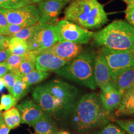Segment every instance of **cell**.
<instances>
[{"label":"cell","mask_w":134,"mask_h":134,"mask_svg":"<svg viewBox=\"0 0 134 134\" xmlns=\"http://www.w3.org/2000/svg\"><path fill=\"white\" fill-rule=\"evenodd\" d=\"M24 59V54L23 55H18L11 54L5 62L9 67L10 71L16 73L19 65L23 61Z\"/></svg>","instance_id":"obj_28"},{"label":"cell","mask_w":134,"mask_h":134,"mask_svg":"<svg viewBox=\"0 0 134 134\" xmlns=\"http://www.w3.org/2000/svg\"><path fill=\"white\" fill-rule=\"evenodd\" d=\"M50 76V72H49L41 71L35 69L27 75L20 77L24 82L29 86H31L44 81Z\"/></svg>","instance_id":"obj_21"},{"label":"cell","mask_w":134,"mask_h":134,"mask_svg":"<svg viewBox=\"0 0 134 134\" xmlns=\"http://www.w3.org/2000/svg\"><path fill=\"white\" fill-rule=\"evenodd\" d=\"M4 119L3 118V113L0 111V123L2 122V121Z\"/></svg>","instance_id":"obj_42"},{"label":"cell","mask_w":134,"mask_h":134,"mask_svg":"<svg viewBox=\"0 0 134 134\" xmlns=\"http://www.w3.org/2000/svg\"><path fill=\"white\" fill-rule=\"evenodd\" d=\"M18 101L10 94H2L0 99V111L9 110L16 105Z\"/></svg>","instance_id":"obj_27"},{"label":"cell","mask_w":134,"mask_h":134,"mask_svg":"<svg viewBox=\"0 0 134 134\" xmlns=\"http://www.w3.org/2000/svg\"><path fill=\"white\" fill-rule=\"evenodd\" d=\"M10 130V129L5 124L3 119L0 123V134H9Z\"/></svg>","instance_id":"obj_36"},{"label":"cell","mask_w":134,"mask_h":134,"mask_svg":"<svg viewBox=\"0 0 134 134\" xmlns=\"http://www.w3.org/2000/svg\"><path fill=\"white\" fill-rule=\"evenodd\" d=\"M33 4L31 0H0V7L5 9H15Z\"/></svg>","instance_id":"obj_26"},{"label":"cell","mask_w":134,"mask_h":134,"mask_svg":"<svg viewBox=\"0 0 134 134\" xmlns=\"http://www.w3.org/2000/svg\"><path fill=\"white\" fill-rule=\"evenodd\" d=\"M9 24L8 20L4 14L0 13V29L4 28Z\"/></svg>","instance_id":"obj_38"},{"label":"cell","mask_w":134,"mask_h":134,"mask_svg":"<svg viewBox=\"0 0 134 134\" xmlns=\"http://www.w3.org/2000/svg\"><path fill=\"white\" fill-rule=\"evenodd\" d=\"M16 108L19 111L21 123L31 127L46 113L36 103L29 99L21 102Z\"/></svg>","instance_id":"obj_12"},{"label":"cell","mask_w":134,"mask_h":134,"mask_svg":"<svg viewBox=\"0 0 134 134\" xmlns=\"http://www.w3.org/2000/svg\"><path fill=\"white\" fill-rule=\"evenodd\" d=\"M8 49L12 54L23 55L29 51L28 44L23 39L10 36Z\"/></svg>","instance_id":"obj_23"},{"label":"cell","mask_w":134,"mask_h":134,"mask_svg":"<svg viewBox=\"0 0 134 134\" xmlns=\"http://www.w3.org/2000/svg\"><path fill=\"white\" fill-rule=\"evenodd\" d=\"M98 134H128L124 130L117 125L110 123L106 124L102 127L98 132Z\"/></svg>","instance_id":"obj_30"},{"label":"cell","mask_w":134,"mask_h":134,"mask_svg":"<svg viewBox=\"0 0 134 134\" xmlns=\"http://www.w3.org/2000/svg\"><path fill=\"white\" fill-rule=\"evenodd\" d=\"M92 38L98 46L129 50L134 41V28L126 21L116 20L94 32Z\"/></svg>","instance_id":"obj_4"},{"label":"cell","mask_w":134,"mask_h":134,"mask_svg":"<svg viewBox=\"0 0 134 134\" xmlns=\"http://www.w3.org/2000/svg\"><path fill=\"white\" fill-rule=\"evenodd\" d=\"M18 75L14 72L9 71L5 75L0 77V80L4 83L5 87L11 94L12 88Z\"/></svg>","instance_id":"obj_29"},{"label":"cell","mask_w":134,"mask_h":134,"mask_svg":"<svg viewBox=\"0 0 134 134\" xmlns=\"http://www.w3.org/2000/svg\"><path fill=\"white\" fill-rule=\"evenodd\" d=\"M63 0H43L38 3L39 22L56 25L60 14L67 4Z\"/></svg>","instance_id":"obj_10"},{"label":"cell","mask_w":134,"mask_h":134,"mask_svg":"<svg viewBox=\"0 0 134 134\" xmlns=\"http://www.w3.org/2000/svg\"><path fill=\"white\" fill-rule=\"evenodd\" d=\"M122 1H124L125 2H126V3H127L128 2V0H122Z\"/></svg>","instance_id":"obj_47"},{"label":"cell","mask_w":134,"mask_h":134,"mask_svg":"<svg viewBox=\"0 0 134 134\" xmlns=\"http://www.w3.org/2000/svg\"><path fill=\"white\" fill-rule=\"evenodd\" d=\"M112 85L122 97L134 83V68L123 71L112 77Z\"/></svg>","instance_id":"obj_17"},{"label":"cell","mask_w":134,"mask_h":134,"mask_svg":"<svg viewBox=\"0 0 134 134\" xmlns=\"http://www.w3.org/2000/svg\"><path fill=\"white\" fill-rule=\"evenodd\" d=\"M83 51V48L81 45L63 41H58L50 48L38 52L52 53L67 62H69Z\"/></svg>","instance_id":"obj_11"},{"label":"cell","mask_w":134,"mask_h":134,"mask_svg":"<svg viewBox=\"0 0 134 134\" xmlns=\"http://www.w3.org/2000/svg\"><path fill=\"white\" fill-rule=\"evenodd\" d=\"M11 54L8 49L0 50V63L5 62Z\"/></svg>","instance_id":"obj_35"},{"label":"cell","mask_w":134,"mask_h":134,"mask_svg":"<svg viewBox=\"0 0 134 134\" xmlns=\"http://www.w3.org/2000/svg\"><path fill=\"white\" fill-rule=\"evenodd\" d=\"M10 38V36H5L0 34V50L8 49Z\"/></svg>","instance_id":"obj_34"},{"label":"cell","mask_w":134,"mask_h":134,"mask_svg":"<svg viewBox=\"0 0 134 134\" xmlns=\"http://www.w3.org/2000/svg\"><path fill=\"white\" fill-rule=\"evenodd\" d=\"M2 63H0V65H1Z\"/></svg>","instance_id":"obj_48"},{"label":"cell","mask_w":134,"mask_h":134,"mask_svg":"<svg viewBox=\"0 0 134 134\" xmlns=\"http://www.w3.org/2000/svg\"><path fill=\"white\" fill-rule=\"evenodd\" d=\"M64 14L65 19L89 30L100 29L109 21L103 5L98 0H72Z\"/></svg>","instance_id":"obj_2"},{"label":"cell","mask_w":134,"mask_h":134,"mask_svg":"<svg viewBox=\"0 0 134 134\" xmlns=\"http://www.w3.org/2000/svg\"><path fill=\"white\" fill-rule=\"evenodd\" d=\"M99 97L104 109L110 112L118 107L122 99V96L112 84L102 88Z\"/></svg>","instance_id":"obj_16"},{"label":"cell","mask_w":134,"mask_h":134,"mask_svg":"<svg viewBox=\"0 0 134 134\" xmlns=\"http://www.w3.org/2000/svg\"><path fill=\"white\" fill-rule=\"evenodd\" d=\"M55 26L58 41H67L82 45L87 44L93 38V32L65 19L58 21Z\"/></svg>","instance_id":"obj_6"},{"label":"cell","mask_w":134,"mask_h":134,"mask_svg":"<svg viewBox=\"0 0 134 134\" xmlns=\"http://www.w3.org/2000/svg\"><path fill=\"white\" fill-rule=\"evenodd\" d=\"M89 134H98V133H96V132H93V133H90Z\"/></svg>","instance_id":"obj_46"},{"label":"cell","mask_w":134,"mask_h":134,"mask_svg":"<svg viewBox=\"0 0 134 134\" xmlns=\"http://www.w3.org/2000/svg\"><path fill=\"white\" fill-rule=\"evenodd\" d=\"M31 127L35 133L38 134H56L58 131L50 115L46 113Z\"/></svg>","instance_id":"obj_19"},{"label":"cell","mask_w":134,"mask_h":134,"mask_svg":"<svg viewBox=\"0 0 134 134\" xmlns=\"http://www.w3.org/2000/svg\"><path fill=\"white\" fill-rule=\"evenodd\" d=\"M42 1H43V0H31V1L32 2L33 4H35V3H37L38 4L39 2H41Z\"/></svg>","instance_id":"obj_43"},{"label":"cell","mask_w":134,"mask_h":134,"mask_svg":"<svg viewBox=\"0 0 134 134\" xmlns=\"http://www.w3.org/2000/svg\"><path fill=\"white\" fill-rule=\"evenodd\" d=\"M130 51L131 52V53L132 54V55L134 56V41L132 44L131 48L130 49Z\"/></svg>","instance_id":"obj_39"},{"label":"cell","mask_w":134,"mask_h":134,"mask_svg":"<svg viewBox=\"0 0 134 134\" xmlns=\"http://www.w3.org/2000/svg\"><path fill=\"white\" fill-rule=\"evenodd\" d=\"M116 122L127 134H134V119L117 120Z\"/></svg>","instance_id":"obj_31"},{"label":"cell","mask_w":134,"mask_h":134,"mask_svg":"<svg viewBox=\"0 0 134 134\" xmlns=\"http://www.w3.org/2000/svg\"><path fill=\"white\" fill-rule=\"evenodd\" d=\"M3 118L5 124L10 128L13 129L21 124V118L19 111L13 107L3 112Z\"/></svg>","instance_id":"obj_22"},{"label":"cell","mask_w":134,"mask_h":134,"mask_svg":"<svg viewBox=\"0 0 134 134\" xmlns=\"http://www.w3.org/2000/svg\"><path fill=\"white\" fill-rule=\"evenodd\" d=\"M58 41L55 25L43 24L27 42L29 51H40L50 48Z\"/></svg>","instance_id":"obj_9"},{"label":"cell","mask_w":134,"mask_h":134,"mask_svg":"<svg viewBox=\"0 0 134 134\" xmlns=\"http://www.w3.org/2000/svg\"><path fill=\"white\" fill-rule=\"evenodd\" d=\"M32 97L35 102L40 106L45 112L55 116L56 113L55 99L43 85L36 86L34 88Z\"/></svg>","instance_id":"obj_13"},{"label":"cell","mask_w":134,"mask_h":134,"mask_svg":"<svg viewBox=\"0 0 134 134\" xmlns=\"http://www.w3.org/2000/svg\"><path fill=\"white\" fill-rule=\"evenodd\" d=\"M37 52L35 51H28L24 54V59L18 68L16 74L23 77L35 69L36 58Z\"/></svg>","instance_id":"obj_20"},{"label":"cell","mask_w":134,"mask_h":134,"mask_svg":"<svg viewBox=\"0 0 134 134\" xmlns=\"http://www.w3.org/2000/svg\"><path fill=\"white\" fill-rule=\"evenodd\" d=\"M110 114L102 105L99 94L90 92L77 101L71 114V124L77 133H85L107 124Z\"/></svg>","instance_id":"obj_1"},{"label":"cell","mask_w":134,"mask_h":134,"mask_svg":"<svg viewBox=\"0 0 134 134\" xmlns=\"http://www.w3.org/2000/svg\"><path fill=\"white\" fill-rule=\"evenodd\" d=\"M64 1H65V2H66V3H68V2H71V1H72V0H63Z\"/></svg>","instance_id":"obj_45"},{"label":"cell","mask_w":134,"mask_h":134,"mask_svg":"<svg viewBox=\"0 0 134 134\" xmlns=\"http://www.w3.org/2000/svg\"><path fill=\"white\" fill-rule=\"evenodd\" d=\"M30 86L18 75L13 87L11 94L17 100L19 101L27 94Z\"/></svg>","instance_id":"obj_24"},{"label":"cell","mask_w":134,"mask_h":134,"mask_svg":"<svg viewBox=\"0 0 134 134\" xmlns=\"http://www.w3.org/2000/svg\"><path fill=\"white\" fill-rule=\"evenodd\" d=\"M42 24V23L38 22L36 24L24 27L18 32L15 34L12 37L23 39L27 43L32 38L36 31L41 26Z\"/></svg>","instance_id":"obj_25"},{"label":"cell","mask_w":134,"mask_h":134,"mask_svg":"<svg viewBox=\"0 0 134 134\" xmlns=\"http://www.w3.org/2000/svg\"><path fill=\"white\" fill-rule=\"evenodd\" d=\"M0 13L5 15L9 24L19 25L24 27L36 24L39 20L37 6L34 4L15 9L0 7Z\"/></svg>","instance_id":"obj_8"},{"label":"cell","mask_w":134,"mask_h":134,"mask_svg":"<svg viewBox=\"0 0 134 134\" xmlns=\"http://www.w3.org/2000/svg\"><path fill=\"white\" fill-rule=\"evenodd\" d=\"M98 54L105 59L112 77L126 70L134 68V57L130 50L102 47Z\"/></svg>","instance_id":"obj_7"},{"label":"cell","mask_w":134,"mask_h":134,"mask_svg":"<svg viewBox=\"0 0 134 134\" xmlns=\"http://www.w3.org/2000/svg\"><path fill=\"white\" fill-rule=\"evenodd\" d=\"M127 8L125 10V18L127 23H128L134 28V4L127 2Z\"/></svg>","instance_id":"obj_33"},{"label":"cell","mask_w":134,"mask_h":134,"mask_svg":"<svg viewBox=\"0 0 134 134\" xmlns=\"http://www.w3.org/2000/svg\"><path fill=\"white\" fill-rule=\"evenodd\" d=\"M128 2H130V3H131L134 4V0H128Z\"/></svg>","instance_id":"obj_44"},{"label":"cell","mask_w":134,"mask_h":134,"mask_svg":"<svg viewBox=\"0 0 134 134\" xmlns=\"http://www.w3.org/2000/svg\"><path fill=\"white\" fill-rule=\"evenodd\" d=\"M37 134V133H35V134Z\"/></svg>","instance_id":"obj_49"},{"label":"cell","mask_w":134,"mask_h":134,"mask_svg":"<svg viewBox=\"0 0 134 134\" xmlns=\"http://www.w3.org/2000/svg\"><path fill=\"white\" fill-rule=\"evenodd\" d=\"M96 56V54L92 51H83L54 72L79 85L94 90L97 86L94 75Z\"/></svg>","instance_id":"obj_3"},{"label":"cell","mask_w":134,"mask_h":134,"mask_svg":"<svg viewBox=\"0 0 134 134\" xmlns=\"http://www.w3.org/2000/svg\"><path fill=\"white\" fill-rule=\"evenodd\" d=\"M23 28L24 27L20 25L9 24L7 26L0 29V34L8 36H13Z\"/></svg>","instance_id":"obj_32"},{"label":"cell","mask_w":134,"mask_h":134,"mask_svg":"<svg viewBox=\"0 0 134 134\" xmlns=\"http://www.w3.org/2000/svg\"><path fill=\"white\" fill-rule=\"evenodd\" d=\"M54 97L56 103L58 118H64L71 115L75 104L79 91L71 84L60 80H53L43 85Z\"/></svg>","instance_id":"obj_5"},{"label":"cell","mask_w":134,"mask_h":134,"mask_svg":"<svg viewBox=\"0 0 134 134\" xmlns=\"http://www.w3.org/2000/svg\"><path fill=\"white\" fill-rule=\"evenodd\" d=\"M116 110L117 116H134V83L122 97L120 105Z\"/></svg>","instance_id":"obj_18"},{"label":"cell","mask_w":134,"mask_h":134,"mask_svg":"<svg viewBox=\"0 0 134 134\" xmlns=\"http://www.w3.org/2000/svg\"><path fill=\"white\" fill-rule=\"evenodd\" d=\"M56 134H71L69 132L65 131H58Z\"/></svg>","instance_id":"obj_41"},{"label":"cell","mask_w":134,"mask_h":134,"mask_svg":"<svg viewBox=\"0 0 134 134\" xmlns=\"http://www.w3.org/2000/svg\"><path fill=\"white\" fill-rule=\"evenodd\" d=\"M94 75L96 86L100 88L101 90L112 84L110 70L104 58L98 53L96 55L95 58Z\"/></svg>","instance_id":"obj_15"},{"label":"cell","mask_w":134,"mask_h":134,"mask_svg":"<svg viewBox=\"0 0 134 134\" xmlns=\"http://www.w3.org/2000/svg\"><path fill=\"white\" fill-rule=\"evenodd\" d=\"M10 71V68L5 62L2 63L0 65V77L5 75Z\"/></svg>","instance_id":"obj_37"},{"label":"cell","mask_w":134,"mask_h":134,"mask_svg":"<svg viewBox=\"0 0 134 134\" xmlns=\"http://www.w3.org/2000/svg\"><path fill=\"white\" fill-rule=\"evenodd\" d=\"M4 87H5L4 83H3V81H1V80H0V91H3V90L4 89Z\"/></svg>","instance_id":"obj_40"},{"label":"cell","mask_w":134,"mask_h":134,"mask_svg":"<svg viewBox=\"0 0 134 134\" xmlns=\"http://www.w3.org/2000/svg\"><path fill=\"white\" fill-rule=\"evenodd\" d=\"M37 52L35 68L39 70L54 72L68 62L52 53Z\"/></svg>","instance_id":"obj_14"}]
</instances>
